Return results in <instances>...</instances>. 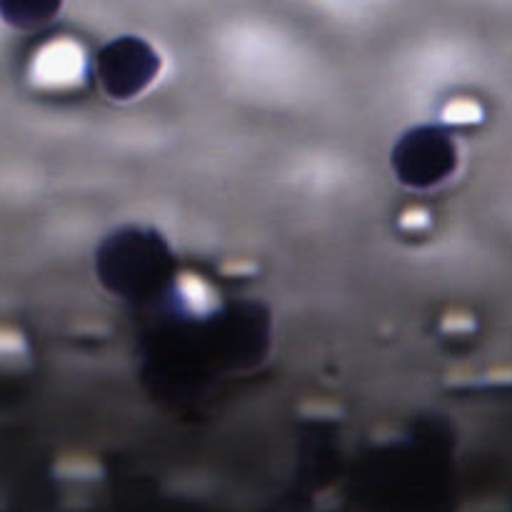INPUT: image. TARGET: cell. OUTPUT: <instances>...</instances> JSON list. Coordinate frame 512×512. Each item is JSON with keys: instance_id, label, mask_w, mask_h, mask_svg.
<instances>
[{"instance_id": "obj_1", "label": "cell", "mask_w": 512, "mask_h": 512, "mask_svg": "<svg viewBox=\"0 0 512 512\" xmlns=\"http://www.w3.org/2000/svg\"><path fill=\"white\" fill-rule=\"evenodd\" d=\"M158 55L143 40L123 38L110 43L98 58V73L113 98H133L158 75Z\"/></svg>"}, {"instance_id": "obj_2", "label": "cell", "mask_w": 512, "mask_h": 512, "mask_svg": "<svg viewBox=\"0 0 512 512\" xmlns=\"http://www.w3.org/2000/svg\"><path fill=\"white\" fill-rule=\"evenodd\" d=\"M60 0H10V18L20 25H40L58 10Z\"/></svg>"}]
</instances>
